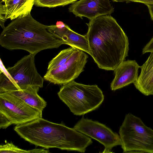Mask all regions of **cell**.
<instances>
[{
	"label": "cell",
	"mask_w": 153,
	"mask_h": 153,
	"mask_svg": "<svg viewBox=\"0 0 153 153\" xmlns=\"http://www.w3.org/2000/svg\"><path fill=\"white\" fill-rule=\"evenodd\" d=\"M85 35L90 55L100 69L114 71L128 56V38L111 15L90 20Z\"/></svg>",
	"instance_id": "obj_1"
},
{
	"label": "cell",
	"mask_w": 153,
	"mask_h": 153,
	"mask_svg": "<svg viewBox=\"0 0 153 153\" xmlns=\"http://www.w3.org/2000/svg\"><path fill=\"white\" fill-rule=\"evenodd\" d=\"M114 8L109 0H79L72 4L68 8L69 12L76 17H83L90 20L98 16L111 15Z\"/></svg>",
	"instance_id": "obj_10"
},
{
	"label": "cell",
	"mask_w": 153,
	"mask_h": 153,
	"mask_svg": "<svg viewBox=\"0 0 153 153\" xmlns=\"http://www.w3.org/2000/svg\"><path fill=\"white\" fill-rule=\"evenodd\" d=\"M57 94L71 112L79 116L95 110L104 99L102 91L97 85H86L74 80L63 85Z\"/></svg>",
	"instance_id": "obj_4"
},
{
	"label": "cell",
	"mask_w": 153,
	"mask_h": 153,
	"mask_svg": "<svg viewBox=\"0 0 153 153\" xmlns=\"http://www.w3.org/2000/svg\"><path fill=\"white\" fill-rule=\"evenodd\" d=\"M88 58L83 51L77 49L64 64L47 71L44 79L54 84H67L77 78L84 71Z\"/></svg>",
	"instance_id": "obj_8"
},
{
	"label": "cell",
	"mask_w": 153,
	"mask_h": 153,
	"mask_svg": "<svg viewBox=\"0 0 153 153\" xmlns=\"http://www.w3.org/2000/svg\"><path fill=\"white\" fill-rule=\"evenodd\" d=\"M12 124L10 120L4 115L0 113V128L5 129Z\"/></svg>",
	"instance_id": "obj_19"
},
{
	"label": "cell",
	"mask_w": 153,
	"mask_h": 153,
	"mask_svg": "<svg viewBox=\"0 0 153 153\" xmlns=\"http://www.w3.org/2000/svg\"><path fill=\"white\" fill-rule=\"evenodd\" d=\"M140 67L135 60L123 62L114 70L115 76L110 84L111 90L115 91L135 82Z\"/></svg>",
	"instance_id": "obj_12"
},
{
	"label": "cell",
	"mask_w": 153,
	"mask_h": 153,
	"mask_svg": "<svg viewBox=\"0 0 153 153\" xmlns=\"http://www.w3.org/2000/svg\"><path fill=\"white\" fill-rule=\"evenodd\" d=\"M34 56H24L12 67L1 71L0 93L23 90L30 87L43 86V78L37 72Z\"/></svg>",
	"instance_id": "obj_5"
},
{
	"label": "cell",
	"mask_w": 153,
	"mask_h": 153,
	"mask_svg": "<svg viewBox=\"0 0 153 153\" xmlns=\"http://www.w3.org/2000/svg\"><path fill=\"white\" fill-rule=\"evenodd\" d=\"M49 150L44 149H34L26 150L18 148L12 143H7L0 146V153H49Z\"/></svg>",
	"instance_id": "obj_17"
},
{
	"label": "cell",
	"mask_w": 153,
	"mask_h": 153,
	"mask_svg": "<svg viewBox=\"0 0 153 153\" xmlns=\"http://www.w3.org/2000/svg\"><path fill=\"white\" fill-rule=\"evenodd\" d=\"M40 88L30 87L23 90L8 92L20 98L30 106L42 111L46 107V102L38 94Z\"/></svg>",
	"instance_id": "obj_15"
},
{
	"label": "cell",
	"mask_w": 153,
	"mask_h": 153,
	"mask_svg": "<svg viewBox=\"0 0 153 153\" xmlns=\"http://www.w3.org/2000/svg\"><path fill=\"white\" fill-rule=\"evenodd\" d=\"M152 52H153V37L143 47L142 51L143 54Z\"/></svg>",
	"instance_id": "obj_21"
},
{
	"label": "cell",
	"mask_w": 153,
	"mask_h": 153,
	"mask_svg": "<svg viewBox=\"0 0 153 153\" xmlns=\"http://www.w3.org/2000/svg\"><path fill=\"white\" fill-rule=\"evenodd\" d=\"M146 6L148 8L151 19L153 21V5H147Z\"/></svg>",
	"instance_id": "obj_22"
},
{
	"label": "cell",
	"mask_w": 153,
	"mask_h": 153,
	"mask_svg": "<svg viewBox=\"0 0 153 153\" xmlns=\"http://www.w3.org/2000/svg\"><path fill=\"white\" fill-rule=\"evenodd\" d=\"M47 30L62 40L64 44L81 50L90 55L88 44L85 35L76 33L61 21L57 22L56 25H49Z\"/></svg>",
	"instance_id": "obj_11"
},
{
	"label": "cell",
	"mask_w": 153,
	"mask_h": 153,
	"mask_svg": "<svg viewBox=\"0 0 153 153\" xmlns=\"http://www.w3.org/2000/svg\"><path fill=\"white\" fill-rule=\"evenodd\" d=\"M77 49L71 47L61 51L49 62L47 71L58 68L64 64Z\"/></svg>",
	"instance_id": "obj_16"
},
{
	"label": "cell",
	"mask_w": 153,
	"mask_h": 153,
	"mask_svg": "<svg viewBox=\"0 0 153 153\" xmlns=\"http://www.w3.org/2000/svg\"><path fill=\"white\" fill-rule=\"evenodd\" d=\"M77 0H35L34 5L37 7L49 8L64 6L72 4Z\"/></svg>",
	"instance_id": "obj_18"
},
{
	"label": "cell",
	"mask_w": 153,
	"mask_h": 153,
	"mask_svg": "<svg viewBox=\"0 0 153 153\" xmlns=\"http://www.w3.org/2000/svg\"><path fill=\"white\" fill-rule=\"evenodd\" d=\"M42 112L8 92L0 93V113L12 124H22L42 118Z\"/></svg>",
	"instance_id": "obj_7"
},
{
	"label": "cell",
	"mask_w": 153,
	"mask_h": 153,
	"mask_svg": "<svg viewBox=\"0 0 153 153\" xmlns=\"http://www.w3.org/2000/svg\"><path fill=\"white\" fill-rule=\"evenodd\" d=\"M140 68L141 72L133 83L136 88L145 96L153 95V52Z\"/></svg>",
	"instance_id": "obj_14"
},
{
	"label": "cell",
	"mask_w": 153,
	"mask_h": 153,
	"mask_svg": "<svg viewBox=\"0 0 153 153\" xmlns=\"http://www.w3.org/2000/svg\"><path fill=\"white\" fill-rule=\"evenodd\" d=\"M124 153H153V129L130 113L126 114L119 130Z\"/></svg>",
	"instance_id": "obj_6"
},
{
	"label": "cell",
	"mask_w": 153,
	"mask_h": 153,
	"mask_svg": "<svg viewBox=\"0 0 153 153\" xmlns=\"http://www.w3.org/2000/svg\"><path fill=\"white\" fill-rule=\"evenodd\" d=\"M0 13L6 19L13 20L30 13L35 0H1Z\"/></svg>",
	"instance_id": "obj_13"
},
{
	"label": "cell",
	"mask_w": 153,
	"mask_h": 153,
	"mask_svg": "<svg viewBox=\"0 0 153 153\" xmlns=\"http://www.w3.org/2000/svg\"><path fill=\"white\" fill-rule=\"evenodd\" d=\"M73 128L79 132L97 140L104 146L102 153H111L112 148L121 146L120 135L105 125L83 117Z\"/></svg>",
	"instance_id": "obj_9"
},
{
	"label": "cell",
	"mask_w": 153,
	"mask_h": 153,
	"mask_svg": "<svg viewBox=\"0 0 153 153\" xmlns=\"http://www.w3.org/2000/svg\"><path fill=\"white\" fill-rule=\"evenodd\" d=\"M49 25L34 19L31 13L12 20L3 29L0 45L10 50H22L34 56L39 52L64 44L47 30Z\"/></svg>",
	"instance_id": "obj_3"
},
{
	"label": "cell",
	"mask_w": 153,
	"mask_h": 153,
	"mask_svg": "<svg viewBox=\"0 0 153 153\" xmlns=\"http://www.w3.org/2000/svg\"><path fill=\"white\" fill-rule=\"evenodd\" d=\"M14 130L22 138L35 145L46 149L84 153L93 143L89 137L64 124L53 123L42 118L17 125Z\"/></svg>",
	"instance_id": "obj_2"
},
{
	"label": "cell",
	"mask_w": 153,
	"mask_h": 153,
	"mask_svg": "<svg viewBox=\"0 0 153 153\" xmlns=\"http://www.w3.org/2000/svg\"><path fill=\"white\" fill-rule=\"evenodd\" d=\"M113 2H126V3L135 2L142 3L146 5H153V0H111Z\"/></svg>",
	"instance_id": "obj_20"
}]
</instances>
